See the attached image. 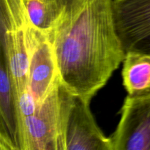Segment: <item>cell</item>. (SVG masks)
<instances>
[{
	"mask_svg": "<svg viewBox=\"0 0 150 150\" xmlns=\"http://www.w3.org/2000/svg\"><path fill=\"white\" fill-rule=\"evenodd\" d=\"M29 86L37 103H42L58 79L57 63L46 33L31 23L27 29Z\"/></svg>",
	"mask_w": 150,
	"mask_h": 150,
	"instance_id": "cell-6",
	"label": "cell"
},
{
	"mask_svg": "<svg viewBox=\"0 0 150 150\" xmlns=\"http://www.w3.org/2000/svg\"><path fill=\"white\" fill-rule=\"evenodd\" d=\"M120 120L109 136L111 150H150V89L127 95Z\"/></svg>",
	"mask_w": 150,
	"mask_h": 150,
	"instance_id": "cell-3",
	"label": "cell"
},
{
	"mask_svg": "<svg viewBox=\"0 0 150 150\" xmlns=\"http://www.w3.org/2000/svg\"><path fill=\"white\" fill-rule=\"evenodd\" d=\"M113 12L125 52L150 55V0H113Z\"/></svg>",
	"mask_w": 150,
	"mask_h": 150,
	"instance_id": "cell-5",
	"label": "cell"
},
{
	"mask_svg": "<svg viewBox=\"0 0 150 150\" xmlns=\"http://www.w3.org/2000/svg\"><path fill=\"white\" fill-rule=\"evenodd\" d=\"M59 81L34 114L21 119V150H59Z\"/></svg>",
	"mask_w": 150,
	"mask_h": 150,
	"instance_id": "cell-4",
	"label": "cell"
},
{
	"mask_svg": "<svg viewBox=\"0 0 150 150\" xmlns=\"http://www.w3.org/2000/svg\"><path fill=\"white\" fill-rule=\"evenodd\" d=\"M59 1V16L46 34L59 79L72 93L91 100L125 57L113 0Z\"/></svg>",
	"mask_w": 150,
	"mask_h": 150,
	"instance_id": "cell-1",
	"label": "cell"
},
{
	"mask_svg": "<svg viewBox=\"0 0 150 150\" xmlns=\"http://www.w3.org/2000/svg\"><path fill=\"white\" fill-rule=\"evenodd\" d=\"M122 83L129 95L150 89V55L130 51L122 62Z\"/></svg>",
	"mask_w": 150,
	"mask_h": 150,
	"instance_id": "cell-8",
	"label": "cell"
},
{
	"mask_svg": "<svg viewBox=\"0 0 150 150\" xmlns=\"http://www.w3.org/2000/svg\"><path fill=\"white\" fill-rule=\"evenodd\" d=\"M21 118L8 66L1 55L0 150H21Z\"/></svg>",
	"mask_w": 150,
	"mask_h": 150,
	"instance_id": "cell-7",
	"label": "cell"
},
{
	"mask_svg": "<svg viewBox=\"0 0 150 150\" xmlns=\"http://www.w3.org/2000/svg\"><path fill=\"white\" fill-rule=\"evenodd\" d=\"M59 150H111L90 110V101L68 90L59 81Z\"/></svg>",
	"mask_w": 150,
	"mask_h": 150,
	"instance_id": "cell-2",
	"label": "cell"
},
{
	"mask_svg": "<svg viewBox=\"0 0 150 150\" xmlns=\"http://www.w3.org/2000/svg\"><path fill=\"white\" fill-rule=\"evenodd\" d=\"M31 23L48 33L52 29L59 13V0H23Z\"/></svg>",
	"mask_w": 150,
	"mask_h": 150,
	"instance_id": "cell-9",
	"label": "cell"
}]
</instances>
